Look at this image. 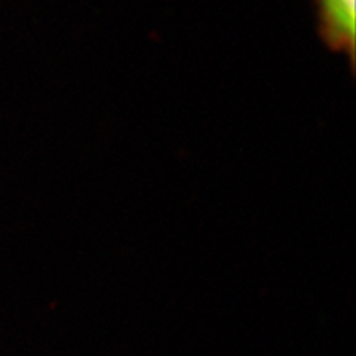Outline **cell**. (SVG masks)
Here are the masks:
<instances>
[{"instance_id": "cell-1", "label": "cell", "mask_w": 356, "mask_h": 356, "mask_svg": "<svg viewBox=\"0 0 356 356\" xmlns=\"http://www.w3.org/2000/svg\"><path fill=\"white\" fill-rule=\"evenodd\" d=\"M321 24L334 48L353 52L355 47V0H318Z\"/></svg>"}]
</instances>
